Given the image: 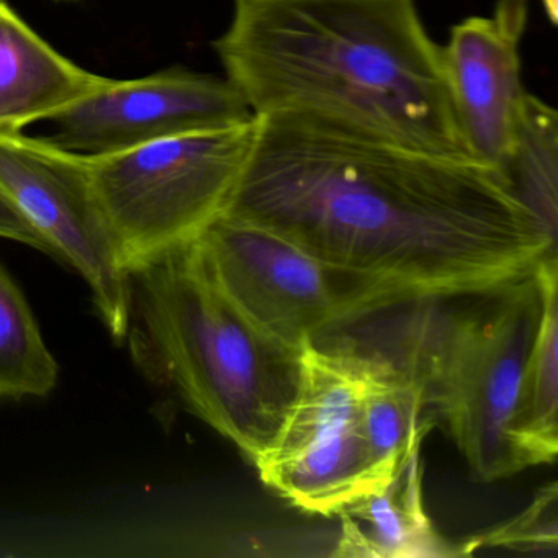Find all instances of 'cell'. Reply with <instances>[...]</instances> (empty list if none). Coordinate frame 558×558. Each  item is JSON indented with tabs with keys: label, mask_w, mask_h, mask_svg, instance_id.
<instances>
[{
	"label": "cell",
	"mask_w": 558,
	"mask_h": 558,
	"mask_svg": "<svg viewBox=\"0 0 558 558\" xmlns=\"http://www.w3.org/2000/svg\"><path fill=\"white\" fill-rule=\"evenodd\" d=\"M225 215L270 228L407 302L478 296L557 253V238L501 172L287 117H256Z\"/></svg>",
	"instance_id": "obj_1"
},
{
	"label": "cell",
	"mask_w": 558,
	"mask_h": 558,
	"mask_svg": "<svg viewBox=\"0 0 558 558\" xmlns=\"http://www.w3.org/2000/svg\"><path fill=\"white\" fill-rule=\"evenodd\" d=\"M214 50L254 117L470 159L416 0H231Z\"/></svg>",
	"instance_id": "obj_2"
},
{
	"label": "cell",
	"mask_w": 558,
	"mask_h": 558,
	"mask_svg": "<svg viewBox=\"0 0 558 558\" xmlns=\"http://www.w3.org/2000/svg\"><path fill=\"white\" fill-rule=\"evenodd\" d=\"M129 336L138 361L251 463L270 446L299 391L306 344H287L244 313L198 240L132 272Z\"/></svg>",
	"instance_id": "obj_3"
},
{
	"label": "cell",
	"mask_w": 558,
	"mask_h": 558,
	"mask_svg": "<svg viewBox=\"0 0 558 558\" xmlns=\"http://www.w3.org/2000/svg\"><path fill=\"white\" fill-rule=\"evenodd\" d=\"M478 296L459 312L426 308L413 316L400 362L420 378L427 407L446 424L473 478L488 483L521 472L512 426L542 290L534 269Z\"/></svg>",
	"instance_id": "obj_4"
},
{
	"label": "cell",
	"mask_w": 558,
	"mask_h": 558,
	"mask_svg": "<svg viewBox=\"0 0 558 558\" xmlns=\"http://www.w3.org/2000/svg\"><path fill=\"white\" fill-rule=\"evenodd\" d=\"M253 122L89 156L97 204L132 277L227 214L250 161Z\"/></svg>",
	"instance_id": "obj_5"
},
{
	"label": "cell",
	"mask_w": 558,
	"mask_h": 558,
	"mask_svg": "<svg viewBox=\"0 0 558 558\" xmlns=\"http://www.w3.org/2000/svg\"><path fill=\"white\" fill-rule=\"evenodd\" d=\"M253 465L267 488L319 515L338 514L390 478L365 436L357 352L303 348L295 400Z\"/></svg>",
	"instance_id": "obj_6"
},
{
	"label": "cell",
	"mask_w": 558,
	"mask_h": 558,
	"mask_svg": "<svg viewBox=\"0 0 558 558\" xmlns=\"http://www.w3.org/2000/svg\"><path fill=\"white\" fill-rule=\"evenodd\" d=\"M231 299L257 325L303 348L341 323L407 300L338 269L263 225L223 215L198 238Z\"/></svg>",
	"instance_id": "obj_7"
},
{
	"label": "cell",
	"mask_w": 558,
	"mask_h": 558,
	"mask_svg": "<svg viewBox=\"0 0 558 558\" xmlns=\"http://www.w3.org/2000/svg\"><path fill=\"white\" fill-rule=\"evenodd\" d=\"M0 194L86 280L110 338L123 344L132 325V277L97 204L89 156L50 138L0 133Z\"/></svg>",
	"instance_id": "obj_8"
},
{
	"label": "cell",
	"mask_w": 558,
	"mask_h": 558,
	"mask_svg": "<svg viewBox=\"0 0 558 558\" xmlns=\"http://www.w3.org/2000/svg\"><path fill=\"white\" fill-rule=\"evenodd\" d=\"M254 113L227 77L172 68L138 80L102 83L48 120L51 142L99 156L185 133L231 129Z\"/></svg>",
	"instance_id": "obj_9"
},
{
	"label": "cell",
	"mask_w": 558,
	"mask_h": 558,
	"mask_svg": "<svg viewBox=\"0 0 558 558\" xmlns=\"http://www.w3.org/2000/svg\"><path fill=\"white\" fill-rule=\"evenodd\" d=\"M529 0H498L489 15L450 28L442 45L447 84L466 155L501 172L514 151L527 90L521 45Z\"/></svg>",
	"instance_id": "obj_10"
},
{
	"label": "cell",
	"mask_w": 558,
	"mask_h": 558,
	"mask_svg": "<svg viewBox=\"0 0 558 558\" xmlns=\"http://www.w3.org/2000/svg\"><path fill=\"white\" fill-rule=\"evenodd\" d=\"M416 437L398 460L390 478L338 512L341 535L335 557L447 558L465 557L463 542L439 534L423 501L421 447Z\"/></svg>",
	"instance_id": "obj_11"
},
{
	"label": "cell",
	"mask_w": 558,
	"mask_h": 558,
	"mask_svg": "<svg viewBox=\"0 0 558 558\" xmlns=\"http://www.w3.org/2000/svg\"><path fill=\"white\" fill-rule=\"evenodd\" d=\"M102 81L54 50L0 0V133L53 119Z\"/></svg>",
	"instance_id": "obj_12"
},
{
	"label": "cell",
	"mask_w": 558,
	"mask_h": 558,
	"mask_svg": "<svg viewBox=\"0 0 558 558\" xmlns=\"http://www.w3.org/2000/svg\"><path fill=\"white\" fill-rule=\"evenodd\" d=\"M542 310L522 378L512 426L519 469L551 463L558 453V264L548 254L535 267Z\"/></svg>",
	"instance_id": "obj_13"
},
{
	"label": "cell",
	"mask_w": 558,
	"mask_h": 558,
	"mask_svg": "<svg viewBox=\"0 0 558 558\" xmlns=\"http://www.w3.org/2000/svg\"><path fill=\"white\" fill-rule=\"evenodd\" d=\"M362 378V416L372 456L385 470H395L404 450L427 436L434 421L426 410L423 384L403 364L381 354H359Z\"/></svg>",
	"instance_id": "obj_14"
},
{
	"label": "cell",
	"mask_w": 558,
	"mask_h": 558,
	"mask_svg": "<svg viewBox=\"0 0 558 558\" xmlns=\"http://www.w3.org/2000/svg\"><path fill=\"white\" fill-rule=\"evenodd\" d=\"M60 365L41 335L31 303L0 266V400L48 397Z\"/></svg>",
	"instance_id": "obj_15"
},
{
	"label": "cell",
	"mask_w": 558,
	"mask_h": 558,
	"mask_svg": "<svg viewBox=\"0 0 558 558\" xmlns=\"http://www.w3.org/2000/svg\"><path fill=\"white\" fill-rule=\"evenodd\" d=\"M501 175L545 230L557 238L558 116L534 94L525 97L514 151Z\"/></svg>",
	"instance_id": "obj_16"
},
{
	"label": "cell",
	"mask_w": 558,
	"mask_h": 558,
	"mask_svg": "<svg viewBox=\"0 0 558 558\" xmlns=\"http://www.w3.org/2000/svg\"><path fill=\"white\" fill-rule=\"evenodd\" d=\"M466 555L480 548H508L532 554H557L558 488L557 483L538 489L531 505L515 518L495 525L489 531L463 541Z\"/></svg>",
	"instance_id": "obj_17"
},
{
	"label": "cell",
	"mask_w": 558,
	"mask_h": 558,
	"mask_svg": "<svg viewBox=\"0 0 558 558\" xmlns=\"http://www.w3.org/2000/svg\"><path fill=\"white\" fill-rule=\"evenodd\" d=\"M0 238L34 247L57 260V253L50 243L28 223L27 218L5 198L4 194H0Z\"/></svg>",
	"instance_id": "obj_18"
},
{
	"label": "cell",
	"mask_w": 558,
	"mask_h": 558,
	"mask_svg": "<svg viewBox=\"0 0 558 558\" xmlns=\"http://www.w3.org/2000/svg\"><path fill=\"white\" fill-rule=\"evenodd\" d=\"M542 8H544L545 15L550 19L551 25H557L558 15V0H541Z\"/></svg>",
	"instance_id": "obj_19"
},
{
	"label": "cell",
	"mask_w": 558,
	"mask_h": 558,
	"mask_svg": "<svg viewBox=\"0 0 558 558\" xmlns=\"http://www.w3.org/2000/svg\"><path fill=\"white\" fill-rule=\"evenodd\" d=\"M57 2H63V0H57Z\"/></svg>",
	"instance_id": "obj_20"
}]
</instances>
